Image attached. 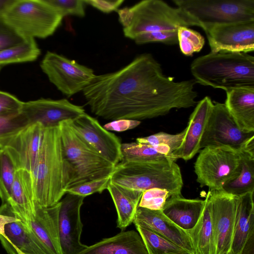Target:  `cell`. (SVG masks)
Listing matches in <instances>:
<instances>
[{
    "instance_id": "cell-1",
    "label": "cell",
    "mask_w": 254,
    "mask_h": 254,
    "mask_svg": "<svg viewBox=\"0 0 254 254\" xmlns=\"http://www.w3.org/2000/svg\"><path fill=\"white\" fill-rule=\"evenodd\" d=\"M196 82L176 81L164 74L149 53L136 56L113 72L96 75L82 92L94 115L108 120H142L186 109L196 103Z\"/></svg>"
},
{
    "instance_id": "cell-2",
    "label": "cell",
    "mask_w": 254,
    "mask_h": 254,
    "mask_svg": "<svg viewBox=\"0 0 254 254\" xmlns=\"http://www.w3.org/2000/svg\"><path fill=\"white\" fill-rule=\"evenodd\" d=\"M190 69L196 83L225 91L254 88V57L248 53L220 51L199 57Z\"/></svg>"
},
{
    "instance_id": "cell-3",
    "label": "cell",
    "mask_w": 254,
    "mask_h": 254,
    "mask_svg": "<svg viewBox=\"0 0 254 254\" xmlns=\"http://www.w3.org/2000/svg\"><path fill=\"white\" fill-rule=\"evenodd\" d=\"M30 173L38 204L50 207L61 201L65 192L59 126L45 128L39 155Z\"/></svg>"
},
{
    "instance_id": "cell-4",
    "label": "cell",
    "mask_w": 254,
    "mask_h": 254,
    "mask_svg": "<svg viewBox=\"0 0 254 254\" xmlns=\"http://www.w3.org/2000/svg\"><path fill=\"white\" fill-rule=\"evenodd\" d=\"M176 160L166 156L151 161L121 162L111 174V182L142 192L155 188L165 189L170 197L182 196L183 181Z\"/></svg>"
},
{
    "instance_id": "cell-5",
    "label": "cell",
    "mask_w": 254,
    "mask_h": 254,
    "mask_svg": "<svg viewBox=\"0 0 254 254\" xmlns=\"http://www.w3.org/2000/svg\"><path fill=\"white\" fill-rule=\"evenodd\" d=\"M59 127L64 191L71 187L111 175L116 166L82 139L69 126L68 121L61 122Z\"/></svg>"
},
{
    "instance_id": "cell-6",
    "label": "cell",
    "mask_w": 254,
    "mask_h": 254,
    "mask_svg": "<svg viewBox=\"0 0 254 254\" xmlns=\"http://www.w3.org/2000/svg\"><path fill=\"white\" fill-rule=\"evenodd\" d=\"M117 11L124 36L132 40L142 33L177 31L180 27L197 26L182 9L160 0H142Z\"/></svg>"
},
{
    "instance_id": "cell-7",
    "label": "cell",
    "mask_w": 254,
    "mask_h": 254,
    "mask_svg": "<svg viewBox=\"0 0 254 254\" xmlns=\"http://www.w3.org/2000/svg\"><path fill=\"white\" fill-rule=\"evenodd\" d=\"M0 16L25 39L52 36L63 18L47 0H9Z\"/></svg>"
},
{
    "instance_id": "cell-8",
    "label": "cell",
    "mask_w": 254,
    "mask_h": 254,
    "mask_svg": "<svg viewBox=\"0 0 254 254\" xmlns=\"http://www.w3.org/2000/svg\"><path fill=\"white\" fill-rule=\"evenodd\" d=\"M203 30L254 20V0H173Z\"/></svg>"
},
{
    "instance_id": "cell-9",
    "label": "cell",
    "mask_w": 254,
    "mask_h": 254,
    "mask_svg": "<svg viewBox=\"0 0 254 254\" xmlns=\"http://www.w3.org/2000/svg\"><path fill=\"white\" fill-rule=\"evenodd\" d=\"M197 182L210 190H221L227 182L237 177L241 169L239 152L227 147H206L194 163Z\"/></svg>"
},
{
    "instance_id": "cell-10",
    "label": "cell",
    "mask_w": 254,
    "mask_h": 254,
    "mask_svg": "<svg viewBox=\"0 0 254 254\" xmlns=\"http://www.w3.org/2000/svg\"><path fill=\"white\" fill-rule=\"evenodd\" d=\"M40 67L49 81L68 97L83 91L96 75L92 69L50 51L45 55Z\"/></svg>"
},
{
    "instance_id": "cell-11",
    "label": "cell",
    "mask_w": 254,
    "mask_h": 254,
    "mask_svg": "<svg viewBox=\"0 0 254 254\" xmlns=\"http://www.w3.org/2000/svg\"><path fill=\"white\" fill-rule=\"evenodd\" d=\"M253 139L254 132L242 130L225 104L216 102L213 105L200 146V148L227 147L239 152Z\"/></svg>"
},
{
    "instance_id": "cell-12",
    "label": "cell",
    "mask_w": 254,
    "mask_h": 254,
    "mask_svg": "<svg viewBox=\"0 0 254 254\" xmlns=\"http://www.w3.org/2000/svg\"><path fill=\"white\" fill-rule=\"evenodd\" d=\"M209 191L211 204L212 254H227L233 235L237 196L222 190Z\"/></svg>"
},
{
    "instance_id": "cell-13",
    "label": "cell",
    "mask_w": 254,
    "mask_h": 254,
    "mask_svg": "<svg viewBox=\"0 0 254 254\" xmlns=\"http://www.w3.org/2000/svg\"><path fill=\"white\" fill-rule=\"evenodd\" d=\"M75 133L103 158L116 166L122 161L120 139L86 113L68 121Z\"/></svg>"
},
{
    "instance_id": "cell-14",
    "label": "cell",
    "mask_w": 254,
    "mask_h": 254,
    "mask_svg": "<svg viewBox=\"0 0 254 254\" xmlns=\"http://www.w3.org/2000/svg\"><path fill=\"white\" fill-rule=\"evenodd\" d=\"M21 113L30 125L39 123L45 128L59 127L61 122L73 120L85 113L82 106L66 99L45 98L23 102Z\"/></svg>"
},
{
    "instance_id": "cell-15",
    "label": "cell",
    "mask_w": 254,
    "mask_h": 254,
    "mask_svg": "<svg viewBox=\"0 0 254 254\" xmlns=\"http://www.w3.org/2000/svg\"><path fill=\"white\" fill-rule=\"evenodd\" d=\"M211 52L254 51V20L212 26L204 30Z\"/></svg>"
},
{
    "instance_id": "cell-16",
    "label": "cell",
    "mask_w": 254,
    "mask_h": 254,
    "mask_svg": "<svg viewBox=\"0 0 254 254\" xmlns=\"http://www.w3.org/2000/svg\"><path fill=\"white\" fill-rule=\"evenodd\" d=\"M84 198L66 192L60 201L59 231L63 254H77L87 246L80 241L83 228L80 210Z\"/></svg>"
},
{
    "instance_id": "cell-17",
    "label": "cell",
    "mask_w": 254,
    "mask_h": 254,
    "mask_svg": "<svg viewBox=\"0 0 254 254\" xmlns=\"http://www.w3.org/2000/svg\"><path fill=\"white\" fill-rule=\"evenodd\" d=\"M45 128L39 123L30 124L16 134L0 141V149H6L18 170L30 173L37 159Z\"/></svg>"
},
{
    "instance_id": "cell-18",
    "label": "cell",
    "mask_w": 254,
    "mask_h": 254,
    "mask_svg": "<svg viewBox=\"0 0 254 254\" xmlns=\"http://www.w3.org/2000/svg\"><path fill=\"white\" fill-rule=\"evenodd\" d=\"M132 223L155 232L190 254H194L188 233L171 221L162 210H152L138 206Z\"/></svg>"
},
{
    "instance_id": "cell-19",
    "label": "cell",
    "mask_w": 254,
    "mask_h": 254,
    "mask_svg": "<svg viewBox=\"0 0 254 254\" xmlns=\"http://www.w3.org/2000/svg\"><path fill=\"white\" fill-rule=\"evenodd\" d=\"M213 105L208 96H205L197 104L190 117L182 144L172 153L176 159L181 158L188 161L201 149V140Z\"/></svg>"
},
{
    "instance_id": "cell-20",
    "label": "cell",
    "mask_w": 254,
    "mask_h": 254,
    "mask_svg": "<svg viewBox=\"0 0 254 254\" xmlns=\"http://www.w3.org/2000/svg\"><path fill=\"white\" fill-rule=\"evenodd\" d=\"M61 201L50 207L37 204L35 215L28 227L44 246L48 254H63L59 231V214Z\"/></svg>"
},
{
    "instance_id": "cell-21",
    "label": "cell",
    "mask_w": 254,
    "mask_h": 254,
    "mask_svg": "<svg viewBox=\"0 0 254 254\" xmlns=\"http://www.w3.org/2000/svg\"><path fill=\"white\" fill-rule=\"evenodd\" d=\"M37 202L33 191L30 173L23 169L17 170L10 197L2 204L28 227L35 215Z\"/></svg>"
},
{
    "instance_id": "cell-22",
    "label": "cell",
    "mask_w": 254,
    "mask_h": 254,
    "mask_svg": "<svg viewBox=\"0 0 254 254\" xmlns=\"http://www.w3.org/2000/svg\"><path fill=\"white\" fill-rule=\"evenodd\" d=\"M77 254H148L142 238L137 231H123L87 246Z\"/></svg>"
},
{
    "instance_id": "cell-23",
    "label": "cell",
    "mask_w": 254,
    "mask_h": 254,
    "mask_svg": "<svg viewBox=\"0 0 254 254\" xmlns=\"http://www.w3.org/2000/svg\"><path fill=\"white\" fill-rule=\"evenodd\" d=\"M205 202V199L171 196L167 199L162 211L175 224L187 232L196 224Z\"/></svg>"
},
{
    "instance_id": "cell-24",
    "label": "cell",
    "mask_w": 254,
    "mask_h": 254,
    "mask_svg": "<svg viewBox=\"0 0 254 254\" xmlns=\"http://www.w3.org/2000/svg\"><path fill=\"white\" fill-rule=\"evenodd\" d=\"M226 92L224 104L237 125L244 131L254 132V88H236Z\"/></svg>"
},
{
    "instance_id": "cell-25",
    "label": "cell",
    "mask_w": 254,
    "mask_h": 254,
    "mask_svg": "<svg viewBox=\"0 0 254 254\" xmlns=\"http://www.w3.org/2000/svg\"><path fill=\"white\" fill-rule=\"evenodd\" d=\"M5 233L8 243L7 254H48L34 232L21 221L6 224Z\"/></svg>"
},
{
    "instance_id": "cell-26",
    "label": "cell",
    "mask_w": 254,
    "mask_h": 254,
    "mask_svg": "<svg viewBox=\"0 0 254 254\" xmlns=\"http://www.w3.org/2000/svg\"><path fill=\"white\" fill-rule=\"evenodd\" d=\"M254 192L237 196L233 235L227 254H239L252 226L254 225Z\"/></svg>"
},
{
    "instance_id": "cell-27",
    "label": "cell",
    "mask_w": 254,
    "mask_h": 254,
    "mask_svg": "<svg viewBox=\"0 0 254 254\" xmlns=\"http://www.w3.org/2000/svg\"><path fill=\"white\" fill-rule=\"evenodd\" d=\"M107 190L115 204L117 215V227L124 230L133 222L143 192L112 183Z\"/></svg>"
},
{
    "instance_id": "cell-28",
    "label": "cell",
    "mask_w": 254,
    "mask_h": 254,
    "mask_svg": "<svg viewBox=\"0 0 254 254\" xmlns=\"http://www.w3.org/2000/svg\"><path fill=\"white\" fill-rule=\"evenodd\" d=\"M201 215L195 226L187 232L190 238L194 254H212V225L211 204L208 191Z\"/></svg>"
},
{
    "instance_id": "cell-29",
    "label": "cell",
    "mask_w": 254,
    "mask_h": 254,
    "mask_svg": "<svg viewBox=\"0 0 254 254\" xmlns=\"http://www.w3.org/2000/svg\"><path fill=\"white\" fill-rule=\"evenodd\" d=\"M241 169L238 176L225 183L221 190L237 196L254 192V149L239 151Z\"/></svg>"
},
{
    "instance_id": "cell-30",
    "label": "cell",
    "mask_w": 254,
    "mask_h": 254,
    "mask_svg": "<svg viewBox=\"0 0 254 254\" xmlns=\"http://www.w3.org/2000/svg\"><path fill=\"white\" fill-rule=\"evenodd\" d=\"M121 150L123 155L122 162H147L166 156L174 157L170 148L166 145L153 147L135 141L122 143Z\"/></svg>"
},
{
    "instance_id": "cell-31",
    "label": "cell",
    "mask_w": 254,
    "mask_h": 254,
    "mask_svg": "<svg viewBox=\"0 0 254 254\" xmlns=\"http://www.w3.org/2000/svg\"><path fill=\"white\" fill-rule=\"evenodd\" d=\"M35 39H28L17 45L0 51V66L3 65L33 62L41 55Z\"/></svg>"
},
{
    "instance_id": "cell-32",
    "label": "cell",
    "mask_w": 254,
    "mask_h": 254,
    "mask_svg": "<svg viewBox=\"0 0 254 254\" xmlns=\"http://www.w3.org/2000/svg\"><path fill=\"white\" fill-rule=\"evenodd\" d=\"M135 226L143 240L148 254H190L155 232L138 225Z\"/></svg>"
},
{
    "instance_id": "cell-33",
    "label": "cell",
    "mask_w": 254,
    "mask_h": 254,
    "mask_svg": "<svg viewBox=\"0 0 254 254\" xmlns=\"http://www.w3.org/2000/svg\"><path fill=\"white\" fill-rule=\"evenodd\" d=\"M18 170L9 152L4 148L0 149V198L2 204L6 203L10 197Z\"/></svg>"
},
{
    "instance_id": "cell-34",
    "label": "cell",
    "mask_w": 254,
    "mask_h": 254,
    "mask_svg": "<svg viewBox=\"0 0 254 254\" xmlns=\"http://www.w3.org/2000/svg\"><path fill=\"white\" fill-rule=\"evenodd\" d=\"M178 39L182 53L187 56L200 52L205 44L204 38L200 33L187 27L178 28Z\"/></svg>"
},
{
    "instance_id": "cell-35",
    "label": "cell",
    "mask_w": 254,
    "mask_h": 254,
    "mask_svg": "<svg viewBox=\"0 0 254 254\" xmlns=\"http://www.w3.org/2000/svg\"><path fill=\"white\" fill-rule=\"evenodd\" d=\"M186 134V128L180 133L172 134L164 132H159L154 134L136 139L137 143L150 146L166 145L169 146L172 153L182 144Z\"/></svg>"
},
{
    "instance_id": "cell-36",
    "label": "cell",
    "mask_w": 254,
    "mask_h": 254,
    "mask_svg": "<svg viewBox=\"0 0 254 254\" xmlns=\"http://www.w3.org/2000/svg\"><path fill=\"white\" fill-rule=\"evenodd\" d=\"M170 197L167 190L152 188L143 192L138 206L152 210H162Z\"/></svg>"
},
{
    "instance_id": "cell-37",
    "label": "cell",
    "mask_w": 254,
    "mask_h": 254,
    "mask_svg": "<svg viewBox=\"0 0 254 254\" xmlns=\"http://www.w3.org/2000/svg\"><path fill=\"white\" fill-rule=\"evenodd\" d=\"M29 125L27 119L21 112L14 116L0 117V141L16 134Z\"/></svg>"
},
{
    "instance_id": "cell-38",
    "label": "cell",
    "mask_w": 254,
    "mask_h": 254,
    "mask_svg": "<svg viewBox=\"0 0 254 254\" xmlns=\"http://www.w3.org/2000/svg\"><path fill=\"white\" fill-rule=\"evenodd\" d=\"M47 1L63 17L69 15L83 17L85 15L86 4L84 0H47Z\"/></svg>"
},
{
    "instance_id": "cell-39",
    "label": "cell",
    "mask_w": 254,
    "mask_h": 254,
    "mask_svg": "<svg viewBox=\"0 0 254 254\" xmlns=\"http://www.w3.org/2000/svg\"><path fill=\"white\" fill-rule=\"evenodd\" d=\"M110 182L111 176H109L71 187L65 190V192L85 197L96 192L102 193L107 190Z\"/></svg>"
},
{
    "instance_id": "cell-40",
    "label": "cell",
    "mask_w": 254,
    "mask_h": 254,
    "mask_svg": "<svg viewBox=\"0 0 254 254\" xmlns=\"http://www.w3.org/2000/svg\"><path fill=\"white\" fill-rule=\"evenodd\" d=\"M133 40L137 44L151 42H161L169 45L178 44V31L142 33L137 36Z\"/></svg>"
},
{
    "instance_id": "cell-41",
    "label": "cell",
    "mask_w": 254,
    "mask_h": 254,
    "mask_svg": "<svg viewBox=\"0 0 254 254\" xmlns=\"http://www.w3.org/2000/svg\"><path fill=\"white\" fill-rule=\"evenodd\" d=\"M23 102L12 94L0 90V117H9L19 114Z\"/></svg>"
},
{
    "instance_id": "cell-42",
    "label": "cell",
    "mask_w": 254,
    "mask_h": 254,
    "mask_svg": "<svg viewBox=\"0 0 254 254\" xmlns=\"http://www.w3.org/2000/svg\"><path fill=\"white\" fill-rule=\"evenodd\" d=\"M27 40L16 33L0 16V51L20 44Z\"/></svg>"
},
{
    "instance_id": "cell-43",
    "label": "cell",
    "mask_w": 254,
    "mask_h": 254,
    "mask_svg": "<svg viewBox=\"0 0 254 254\" xmlns=\"http://www.w3.org/2000/svg\"><path fill=\"white\" fill-rule=\"evenodd\" d=\"M141 124L138 120L130 119H120L112 121L105 124L103 127L106 130L122 132L133 129Z\"/></svg>"
},
{
    "instance_id": "cell-44",
    "label": "cell",
    "mask_w": 254,
    "mask_h": 254,
    "mask_svg": "<svg viewBox=\"0 0 254 254\" xmlns=\"http://www.w3.org/2000/svg\"><path fill=\"white\" fill-rule=\"evenodd\" d=\"M84 1L86 4H89L106 13L117 11L124 1L123 0H84Z\"/></svg>"
},
{
    "instance_id": "cell-45",
    "label": "cell",
    "mask_w": 254,
    "mask_h": 254,
    "mask_svg": "<svg viewBox=\"0 0 254 254\" xmlns=\"http://www.w3.org/2000/svg\"><path fill=\"white\" fill-rule=\"evenodd\" d=\"M239 254H254V225L251 227Z\"/></svg>"
},
{
    "instance_id": "cell-46",
    "label": "cell",
    "mask_w": 254,
    "mask_h": 254,
    "mask_svg": "<svg viewBox=\"0 0 254 254\" xmlns=\"http://www.w3.org/2000/svg\"><path fill=\"white\" fill-rule=\"evenodd\" d=\"M21 221L14 214L7 215L0 214V236L5 238L7 237L5 233V226L6 224L15 221Z\"/></svg>"
},
{
    "instance_id": "cell-47",
    "label": "cell",
    "mask_w": 254,
    "mask_h": 254,
    "mask_svg": "<svg viewBox=\"0 0 254 254\" xmlns=\"http://www.w3.org/2000/svg\"><path fill=\"white\" fill-rule=\"evenodd\" d=\"M8 1L9 0H0V14L3 8Z\"/></svg>"
},
{
    "instance_id": "cell-48",
    "label": "cell",
    "mask_w": 254,
    "mask_h": 254,
    "mask_svg": "<svg viewBox=\"0 0 254 254\" xmlns=\"http://www.w3.org/2000/svg\"></svg>"
},
{
    "instance_id": "cell-49",
    "label": "cell",
    "mask_w": 254,
    "mask_h": 254,
    "mask_svg": "<svg viewBox=\"0 0 254 254\" xmlns=\"http://www.w3.org/2000/svg\"></svg>"
}]
</instances>
